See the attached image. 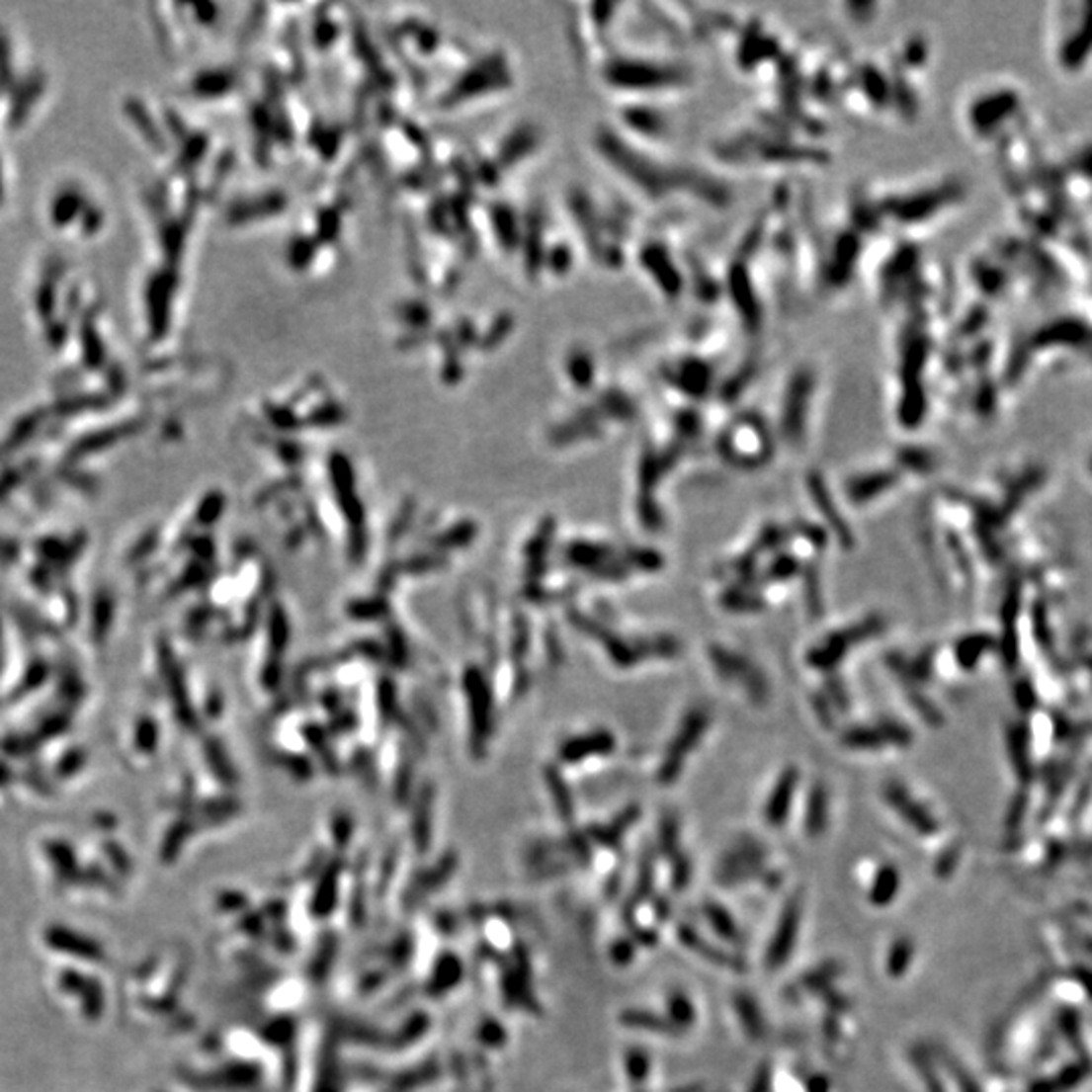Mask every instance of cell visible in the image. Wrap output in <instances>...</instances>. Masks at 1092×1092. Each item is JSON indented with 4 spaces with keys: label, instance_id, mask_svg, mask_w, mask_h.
Here are the masks:
<instances>
[{
    "label": "cell",
    "instance_id": "obj_1",
    "mask_svg": "<svg viewBox=\"0 0 1092 1092\" xmlns=\"http://www.w3.org/2000/svg\"><path fill=\"white\" fill-rule=\"evenodd\" d=\"M884 628H886V622L881 616H870L852 628L829 633L819 645L807 651L805 660L815 670L832 672L854 643L879 637L884 631Z\"/></svg>",
    "mask_w": 1092,
    "mask_h": 1092
},
{
    "label": "cell",
    "instance_id": "obj_2",
    "mask_svg": "<svg viewBox=\"0 0 1092 1092\" xmlns=\"http://www.w3.org/2000/svg\"><path fill=\"white\" fill-rule=\"evenodd\" d=\"M709 724H711V714L707 709H692L684 716L682 726L678 734L672 738L670 747L664 755V761L658 769V783L672 785L680 777L688 753L696 749L698 742H701V738L705 736Z\"/></svg>",
    "mask_w": 1092,
    "mask_h": 1092
},
{
    "label": "cell",
    "instance_id": "obj_3",
    "mask_svg": "<svg viewBox=\"0 0 1092 1092\" xmlns=\"http://www.w3.org/2000/svg\"><path fill=\"white\" fill-rule=\"evenodd\" d=\"M709 655H711V662L714 666V670L728 682H740L742 686L747 688L751 701L755 705H763L767 698H769V682L767 678L763 676V672L751 662L747 660L745 655H740L736 651H730L722 645H709Z\"/></svg>",
    "mask_w": 1092,
    "mask_h": 1092
},
{
    "label": "cell",
    "instance_id": "obj_4",
    "mask_svg": "<svg viewBox=\"0 0 1092 1092\" xmlns=\"http://www.w3.org/2000/svg\"><path fill=\"white\" fill-rule=\"evenodd\" d=\"M799 927H801V898L794 896L788 900V904H785L779 916L777 929L773 933V939L769 943L767 957H765L769 969H779L781 966L788 964V959L792 957V951L796 949V943H798Z\"/></svg>",
    "mask_w": 1092,
    "mask_h": 1092
},
{
    "label": "cell",
    "instance_id": "obj_5",
    "mask_svg": "<svg viewBox=\"0 0 1092 1092\" xmlns=\"http://www.w3.org/2000/svg\"><path fill=\"white\" fill-rule=\"evenodd\" d=\"M884 799L896 809V813L900 817H904L910 827H914L916 832L923 834V836H933L939 825H937V819L921 805L916 803L910 794L902 788V785L898 781H890L884 785Z\"/></svg>",
    "mask_w": 1092,
    "mask_h": 1092
},
{
    "label": "cell",
    "instance_id": "obj_6",
    "mask_svg": "<svg viewBox=\"0 0 1092 1092\" xmlns=\"http://www.w3.org/2000/svg\"><path fill=\"white\" fill-rule=\"evenodd\" d=\"M807 488H809V492H811V496H813V500H815L817 510L825 516V520H827V524H829V529H832V533L836 535L838 543H840L844 548H848V550L854 548L856 541H854L852 529L848 527V522L844 520V516H842L840 510L836 508V502H834L832 494H829V490H827V486H825V482H823V477H821L817 471H813V473L807 475Z\"/></svg>",
    "mask_w": 1092,
    "mask_h": 1092
},
{
    "label": "cell",
    "instance_id": "obj_7",
    "mask_svg": "<svg viewBox=\"0 0 1092 1092\" xmlns=\"http://www.w3.org/2000/svg\"><path fill=\"white\" fill-rule=\"evenodd\" d=\"M798 781H799L798 769L790 767V769H785L781 773L779 781L775 783L773 794H771V798L765 805V819L771 827H781L785 823V819H788L792 799H794V794L798 790Z\"/></svg>",
    "mask_w": 1092,
    "mask_h": 1092
},
{
    "label": "cell",
    "instance_id": "obj_8",
    "mask_svg": "<svg viewBox=\"0 0 1092 1092\" xmlns=\"http://www.w3.org/2000/svg\"><path fill=\"white\" fill-rule=\"evenodd\" d=\"M898 482V473L896 471H874V473H864V475H858L854 479H850L848 482V488H846V494L850 498L852 504L860 506V504H866L868 500L881 496L882 492L890 490L894 484Z\"/></svg>",
    "mask_w": 1092,
    "mask_h": 1092
},
{
    "label": "cell",
    "instance_id": "obj_9",
    "mask_svg": "<svg viewBox=\"0 0 1092 1092\" xmlns=\"http://www.w3.org/2000/svg\"><path fill=\"white\" fill-rule=\"evenodd\" d=\"M678 941H680L686 949L694 951L696 955H701L703 959L711 961V964H714V966L732 967V969H742V964H740L738 959H734V957L726 955L722 949H718V947L707 943L701 935H698V933H696L692 927H688V925H680V927H678Z\"/></svg>",
    "mask_w": 1092,
    "mask_h": 1092
},
{
    "label": "cell",
    "instance_id": "obj_10",
    "mask_svg": "<svg viewBox=\"0 0 1092 1092\" xmlns=\"http://www.w3.org/2000/svg\"><path fill=\"white\" fill-rule=\"evenodd\" d=\"M616 749V738L611 736L607 730H599V732H591L587 736H579L575 740H571L569 745H564L562 749V759L564 761H579L583 757H589V755H607Z\"/></svg>",
    "mask_w": 1092,
    "mask_h": 1092
},
{
    "label": "cell",
    "instance_id": "obj_11",
    "mask_svg": "<svg viewBox=\"0 0 1092 1092\" xmlns=\"http://www.w3.org/2000/svg\"><path fill=\"white\" fill-rule=\"evenodd\" d=\"M898 888H900V877L896 866L884 864L882 868H879L877 874H874V882L868 892V898L877 908H884L896 898Z\"/></svg>",
    "mask_w": 1092,
    "mask_h": 1092
},
{
    "label": "cell",
    "instance_id": "obj_12",
    "mask_svg": "<svg viewBox=\"0 0 1092 1092\" xmlns=\"http://www.w3.org/2000/svg\"><path fill=\"white\" fill-rule=\"evenodd\" d=\"M827 805H829L827 790L823 788L821 783H815L811 788V792H809L807 809H805V832H807V836L817 838V836L823 834V829L827 825Z\"/></svg>",
    "mask_w": 1092,
    "mask_h": 1092
},
{
    "label": "cell",
    "instance_id": "obj_13",
    "mask_svg": "<svg viewBox=\"0 0 1092 1092\" xmlns=\"http://www.w3.org/2000/svg\"><path fill=\"white\" fill-rule=\"evenodd\" d=\"M734 1010H736V1016L742 1024V1028L747 1030V1034L753 1038V1040H763L765 1038V1022H763V1014L757 1006V1001L749 995V993H736L734 997Z\"/></svg>",
    "mask_w": 1092,
    "mask_h": 1092
},
{
    "label": "cell",
    "instance_id": "obj_14",
    "mask_svg": "<svg viewBox=\"0 0 1092 1092\" xmlns=\"http://www.w3.org/2000/svg\"><path fill=\"white\" fill-rule=\"evenodd\" d=\"M840 740L854 751H879L886 745L879 726H850L840 734Z\"/></svg>",
    "mask_w": 1092,
    "mask_h": 1092
},
{
    "label": "cell",
    "instance_id": "obj_15",
    "mask_svg": "<svg viewBox=\"0 0 1092 1092\" xmlns=\"http://www.w3.org/2000/svg\"><path fill=\"white\" fill-rule=\"evenodd\" d=\"M914 959V943L908 939V937H898L890 949H888V957H886V973L892 977V979H900L906 975L910 964Z\"/></svg>",
    "mask_w": 1092,
    "mask_h": 1092
},
{
    "label": "cell",
    "instance_id": "obj_16",
    "mask_svg": "<svg viewBox=\"0 0 1092 1092\" xmlns=\"http://www.w3.org/2000/svg\"><path fill=\"white\" fill-rule=\"evenodd\" d=\"M705 916L720 939L728 943H740V931L726 908H722L718 902H707Z\"/></svg>",
    "mask_w": 1092,
    "mask_h": 1092
},
{
    "label": "cell",
    "instance_id": "obj_17",
    "mask_svg": "<svg viewBox=\"0 0 1092 1092\" xmlns=\"http://www.w3.org/2000/svg\"><path fill=\"white\" fill-rule=\"evenodd\" d=\"M611 556H614V552H611L607 546H601V545L577 543L569 548V558L575 564L585 566V569H593L595 573L601 569L603 564L611 562Z\"/></svg>",
    "mask_w": 1092,
    "mask_h": 1092
},
{
    "label": "cell",
    "instance_id": "obj_18",
    "mask_svg": "<svg viewBox=\"0 0 1092 1092\" xmlns=\"http://www.w3.org/2000/svg\"><path fill=\"white\" fill-rule=\"evenodd\" d=\"M991 645H993V639L987 637V635H981V633L964 637L955 647V655H957L959 666L966 668V670L975 668L977 660L981 658V653L987 651Z\"/></svg>",
    "mask_w": 1092,
    "mask_h": 1092
},
{
    "label": "cell",
    "instance_id": "obj_19",
    "mask_svg": "<svg viewBox=\"0 0 1092 1092\" xmlns=\"http://www.w3.org/2000/svg\"><path fill=\"white\" fill-rule=\"evenodd\" d=\"M668 1022L678 1030H690L696 1022V1008L686 993L674 991L668 995Z\"/></svg>",
    "mask_w": 1092,
    "mask_h": 1092
},
{
    "label": "cell",
    "instance_id": "obj_20",
    "mask_svg": "<svg viewBox=\"0 0 1092 1092\" xmlns=\"http://www.w3.org/2000/svg\"><path fill=\"white\" fill-rule=\"evenodd\" d=\"M720 605L734 614H745V611H761L765 609V601L761 595L745 589V587H732L726 589L720 595Z\"/></svg>",
    "mask_w": 1092,
    "mask_h": 1092
},
{
    "label": "cell",
    "instance_id": "obj_21",
    "mask_svg": "<svg viewBox=\"0 0 1092 1092\" xmlns=\"http://www.w3.org/2000/svg\"><path fill=\"white\" fill-rule=\"evenodd\" d=\"M622 1022L630 1028H637V1030H647V1032H655V1034H678V1030L668 1022V1018H660L655 1016L651 1012H643V1010H628L622 1014Z\"/></svg>",
    "mask_w": 1092,
    "mask_h": 1092
},
{
    "label": "cell",
    "instance_id": "obj_22",
    "mask_svg": "<svg viewBox=\"0 0 1092 1092\" xmlns=\"http://www.w3.org/2000/svg\"><path fill=\"white\" fill-rule=\"evenodd\" d=\"M803 595L809 616L813 620H819L823 614V599H821V585H819V573L817 566L811 562L803 569Z\"/></svg>",
    "mask_w": 1092,
    "mask_h": 1092
},
{
    "label": "cell",
    "instance_id": "obj_23",
    "mask_svg": "<svg viewBox=\"0 0 1092 1092\" xmlns=\"http://www.w3.org/2000/svg\"><path fill=\"white\" fill-rule=\"evenodd\" d=\"M678 842H680V823L676 819L674 813H668L662 817L660 821V829H658V846H660V852L674 858L680 854L678 850Z\"/></svg>",
    "mask_w": 1092,
    "mask_h": 1092
},
{
    "label": "cell",
    "instance_id": "obj_24",
    "mask_svg": "<svg viewBox=\"0 0 1092 1092\" xmlns=\"http://www.w3.org/2000/svg\"><path fill=\"white\" fill-rule=\"evenodd\" d=\"M630 569H639L645 573H658L664 569V556L653 548H633L626 556Z\"/></svg>",
    "mask_w": 1092,
    "mask_h": 1092
},
{
    "label": "cell",
    "instance_id": "obj_25",
    "mask_svg": "<svg viewBox=\"0 0 1092 1092\" xmlns=\"http://www.w3.org/2000/svg\"><path fill=\"white\" fill-rule=\"evenodd\" d=\"M799 573H801V562L796 556L788 554V552H781L767 566L765 579L767 581H788V579H792Z\"/></svg>",
    "mask_w": 1092,
    "mask_h": 1092
},
{
    "label": "cell",
    "instance_id": "obj_26",
    "mask_svg": "<svg viewBox=\"0 0 1092 1092\" xmlns=\"http://www.w3.org/2000/svg\"><path fill=\"white\" fill-rule=\"evenodd\" d=\"M792 533L788 529L783 527H777V524H767V527L759 533L755 545H753V552L755 554H761V552H767V550H779L785 543L790 541Z\"/></svg>",
    "mask_w": 1092,
    "mask_h": 1092
},
{
    "label": "cell",
    "instance_id": "obj_27",
    "mask_svg": "<svg viewBox=\"0 0 1092 1092\" xmlns=\"http://www.w3.org/2000/svg\"><path fill=\"white\" fill-rule=\"evenodd\" d=\"M898 463L902 467H908L910 471H916V473H929L935 467V460L929 452L914 450V448L900 450L898 452Z\"/></svg>",
    "mask_w": 1092,
    "mask_h": 1092
},
{
    "label": "cell",
    "instance_id": "obj_28",
    "mask_svg": "<svg viewBox=\"0 0 1092 1092\" xmlns=\"http://www.w3.org/2000/svg\"><path fill=\"white\" fill-rule=\"evenodd\" d=\"M877 726H879V730L882 732L886 745L908 747L910 742H912V732H910V728L904 726L902 722L894 720V718H882V720H879Z\"/></svg>",
    "mask_w": 1092,
    "mask_h": 1092
},
{
    "label": "cell",
    "instance_id": "obj_29",
    "mask_svg": "<svg viewBox=\"0 0 1092 1092\" xmlns=\"http://www.w3.org/2000/svg\"><path fill=\"white\" fill-rule=\"evenodd\" d=\"M637 514H639V520L647 531H660L664 527L662 510L658 508V504H655L653 496H639L637 498Z\"/></svg>",
    "mask_w": 1092,
    "mask_h": 1092
},
{
    "label": "cell",
    "instance_id": "obj_30",
    "mask_svg": "<svg viewBox=\"0 0 1092 1092\" xmlns=\"http://www.w3.org/2000/svg\"><path fill=\"white\" fill-rule=\"evenodd\" d=\"M637 817H639V807H637V805H631V807H628L626 811L620 813V817H618V821H614V825L607 827V829H603V832L597 834V836H599L605 844H618V840L624 836L626 829H628Z\"/></svg>",
    "mask_w": 1092,
    "mask_h": 1092
},
{
    "label": "cell",
    "instance_id": "obj_31",
    "mask_svg": "<svg viewBox=\"0 0 1092 1092\" xmlns=\"http://www.w3.org/2000/svg\"><path fill=\"white\" fill-rule=\"evenodd\" d=\"M757 556L753 550L740 554L734 562H732V571L736 573L738 577V583L742 587H751L755 581H757Z\"/></svg>",
    "mask_w": 1092,
    "mask_h": 1092
},
{
    "label": "cell",
    "instance_id": "obj_32",
    "mask_svg": "<svg viewBox=\"0 0 1092 1092\" xmlns=\"http://www.w3.org/2000/svg\"><path fill=\"white\" fill-rule=\"evenodd\" d=\"M647 655L653 658H676L680 653V641L674 635H653L645 639Z\"/></svg>",
    "mask_w": 1092,
    "mask_h": 1092
},
{
    "label": "cell",
    "instance_id": "obj_33",
    "mask_svg": "<svg viewBox=\"0 0 1092 1092\" xmlns=\"http://www.w3.org/2000/svg\"><path fill=\"white\" fill-rule=\"evenodd\" d=\"M825 698L829 701V705H832V709H838L842 714L848 713V709H850L848 690H846L844 682L834 674L825 680Z\"/></svg>",
    "mask_w": 1092,
    "mask_h": 1092
},
{
    "label": "cell",
    "instance_id": "obj_34",
    "mask_svg": "<svg viewBox=\"0 0 1092 1092\" xmlns=\"http://www.w3.org/2000/svg\"><path fill=\"white\" fill-rule=\"evenodd\" d=\"M908 701L916 711H919V714L929 724H939L941 722V713L935 709V705L931 701H927V698L919 690H914V686L908 688Z\"/></svg>",
    "mask_w": 1092,
    "mask_h": 1092
},
{
    "label": "cell",
    "instance_id": "obj_35",
    "mask_svg": "<svg viewBox=\"0 0 1092 1092\" xmlns=\"http://www.w3.org/2000/svg\"><path fill=\"white\" fill-rule=\"evenodd\" d=\"M794 529H796V533H798L799 537H803L813 548H817V550L825 548V545H827V535H825L819 527H815V524L805 522V520H796Z\"/></svg>",
    "mask_w": 1092,
    "mask_h": 1092
},
{
    "label": "cell",
    "instance_id": "obj_36",
    "mask_svg": "<svg viewBox=\"0 0 1092 1092\" xmlns=\"http://www.w3.org/2000/svg\"><path fill=\"white\" fill-rule=\"evenodd\" d=\"M628 1074L630 1078H633L635 1082H641L645 1080V1076L649 1074V1056L641 1050H630L628 1054Z\"/></svg>",
    "mask_w": 1092,
    "mask_h": 1092
},
{
    "label": "cell",
    "instance_id": "obj_37",
    "mask_svg": "<svg viewBox=\"0 0 1092 1092\" xmlns=\"http://www.w3.org/2000/svg\"><path fill=\"white\" fill-rule=\"evenodd\" d=\"M672 860H674V864H672V884H674L676 890H682L690 881V870L692 868H690L688 858L682 852L678 856H674Z\"/></svg>",
    "mask_w": 1092,
    "mask_h": 1092
},
{
    "label": "cell",
    "instance_id": "obj_38",
    "mask_svg": "<svg viewBox=\"0 0 1092 1092\" xmlns=\"http://www.w3.org/2000/svg\"><path fill=\"white\" fill-rule=\"evenodd\" d=\"M651 886H653V856L647 854V856H643L641 868H639V881H637V894H639V898H643L645 894H649Z\"/></svg>",
    "mask_w": 1092,
    "mask_h": 1092
},
{
    "label": "cell",
    "instance_id": "obj_39",
    "mask_svg": "<svg viewBox=\"0 0 1092 1092\" xmlns=\"http://www.w3.org/2000/svg\"><path fill=\"white\" fill-rule=\"evenodd\" d=\"M811 705H813V709H815L817 718L821 720V724L827 726V728H832V726H834V713H832V705H829V701L825 698V694L815 692V694L811 696Z\"/></svg>",
    "mask_w": 1092,
    "mask_h": 1092
},
{
    "label": "cell",
    "instance_id": "obj_40",
    "mask_svg": "<svg viewBox=\"0 0 1092 1092\" xmlns=\"http://www.w3.org/2000/svg\"><path fill=\"white\" fill-rule=\"evenodd\" d=\"M771 1088V1070L767 1066H763V1070H759L753 1086L749 1088V1092H769Z\"/></svg>",
    "mask_w": 1092,
    "mask_h": 1092
},
{
    "label": "cell",
    "instance_id": "obj_41",
    "mask_svg": "<svg viewBox=\"0 0 1092 1092\" xmlns=\"http://www.w3.org/2000/svg\"><path fill=\"white\" fill-rule=\"evenodd\" d=\"M957 862V852L955 850H949L947 854H943V858H939L937 862V877H947V874L953 870Z\"/></svg>",
    "mask_w": 1092,
    "mask_h": 1092
},
{
    "label": "cell",
    "instance_id": "obj_42",
    "mask_svg": "<svg viewBox=\"0 0 1092 1092\" xmlns=\"http://www.w3.org/2000/svg\"><path fill=\"white\" fill-rule=\"evenodd\" d=\"M809 1092H827V1080L821 1076H815L809 1082Z\"/></svg>",
    "mask_w": 1092,
    "mask_h": 1092
}]
</instances>
